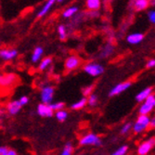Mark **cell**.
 Instances as JSON below:
<instances>
[{
    "label": "cell",
    "instance_id": "obj_34",
    "mask_svg": "<svg viewBox=\"0 0 155 155\" xmlns=\"http://www.w3.org/2000/svg\"><path fill=\"white\" fill-rule=\"evenodd\" d=\"M9 148L7 146H0V155H8Z\"/></svg>",
    "mask_w": 155,
    "mask_h": 155
},
{
    "label": "cell",
    "instance_id": "obj_16",
    "mask_svg": "<svg viewBox=\"0 0 155 155\" xmlns=\"http://www.w3.org/2000/svg\"><path fill=\"white\" fill-rule=\"evenodd\" d=\"M151 94H153V88L151 87H146L144 88L143 90L140 91L137 96H136V101L138 103H141L143 101H145L146 98L150 96Z\"/></svg>",
    "mask_w": 155,
    "mask_h": 155
},
{
    "label": "cell",
    "instance_id": "obj_38",
    "mask_svg": "<svg viewBox=\"0 0 155 155\" xmlns=\"http://www.w3.org/2000/svg\"><path fill=\"white\" fill-rule=\"evenodd\" d=\"M150 4L155 7V0H150Z\"/></svg>",
    "mask_w": 155,
    "mask_h": 155
},
{
    "label": "cell",
    "instance_id": "obj_4",
    "mask_svg": "<svg viewBox=\"0 0 155 155\" xmlns=\"http://www.w3.org/2000/svg\"><path fill=\"white\" fill-rule=\"evenodd\" d=\"M154 110V95L151 94L149 96L145 101L141 102V105L139 107L138 112L139 114H150Z\"/></svg>",
    "mask_w": 155,
    "mask_h": 155
},
{
    "label": "cell",
    "instance_id": "obj_22",
    "mask_svg": "<svg viewBox=\"0 0 155 155\" xmlns=\"http://www.w3.org/2000/svg\"><path fill=\"white\" fill-rule=\"evenodd\" d=\"M52 63V59L50 57H47L45 59H43L40 63H39V66H38V69L40 70V71H45L46 69L48 68V66Z\"/></svg>",
    "mask_w": 155,
    "mask_h": 155
},
{
    "label": "cell",
    "instance_id": "obj_14",
    "mask_svg": "<svg viewBox=\"0 0 155 155\" xmlns=\"http://www.w3.org/2000/svg\"><path fill=\"white\" fill-rule=\"evenodd\" d=\"M144 40V35L141 33H134L130 34L126 37V42L130 45H138Z\"/></svg>",
    "mask_w": 155,
    "mask_h": 155
},
{
    "label": "cell",
    "instance_id": "obj_12",
    "mask_svg": "<svg viewBox=\"0 0 155 155\" xmlns=\"http://www.w3.org/2000/svg\"><path fill=\"white\" fill-rule=\"evenodd\" d=\"M150 0H131L130 6L135 11H142L149 8Z\"/></svg>",
    "mask_w": 155,
    "mask_h": 155
},
{
    "label": "cell",
    "instance_id": "obj_8",
    "mask_svg": "<svg viewBox=\"0 0 155 155\" xmlns=\"http://www.w3.org/2000/svg\"><path fill=\"white\" fill-rule=\"evenodd\" d=\"M132 86V82L130 81H126V82H122V83H119L116 86H114L112 87L110 92H109V97H112L114 96H117L123 92H124L125 90H127L128 88H130Z\"/></svg>",
    "mask_w": 155,
    "mask_h": 155
},
{
    "label": "cell",
    "instance_id": "obj_11",
    "mask_svg": "<svg viewBox=\"0 0 155 155\" xmlns=\"http://www.w3.org/2000/svg\"><path fill=\"white\" fill-rule=\"evenodd\" d=\"M37 114L41 117H45V118H50L54 114V110L50 107L49 104H45V103H41L37 106L36 109Z\"/></svg>",
    "mask_w": 155,
    "mask_h": 155
},
{
    "label": "cell",
    "instance_id": "obj_41",
    "mask_svg": "<svg viewBox=\"0 0 155 155\" xmlns=\"http://www.w3.org/2000/svg\"><path fill=\"white\" fill-rule=\"evenodd\" d=\"M0 44H1V41H0Z\"/></svg>",
    "mask_w": 155,
    "mask_h": 155
},
{
    "label": "cell",
    "instance_id": "obj_17",
    "mask_svg": "<svg viewBox=\"0 0 155 155\" xmlns=\"http://www.w3.org/2000/svg\"><path fill=\"white\" fill-rule=\"evenodd\" d=\"M43 53H44V49L43 48H41V47H36L34 51H33V54L31 56V60L34 63H36L38 62L41 58H42V56H43Z\"/></svg>",
    "mask_w": 155,
    "mask_h": 155
},
{
    "label": "cell",
    "instance_id": "obj_25",
    "mask_svg": "<svg viewBox=\"0 0 155 155\" xmlns=\"http://www.w3.org/2000/svg\"><path fill=\"white\" fill-rule=\"evenodd\" d=\"M58 34L60 36L61 40H65L67 38V29H66V26L61 24L58 27Z\"/></svg>",
    "mask_w": 155,
    "mask_h": 155
},
{
    "label": "cell",
    "instance_id": "obj_5",
    "mask_svg": "<svg viewBox=\"0 0 155 155\" xmlns=\"http://www.w3.org/2000/svg\"><path fill=\"white\" fill-rule=\"evenodd\" d=\"M55 94V89L51 86H45L41 88L40 92V97L42 103L45 104H50L53 101V97Z\"/></svg>",
    "mask_w": 155,
    "mask_h": 155
},
{
    "label": "cell",
    "instance_id": "obj_33",
    "mask_svg": "<svg viewBox=\"0 0 155 155\" xmlns=\"http://www.w3.org/2000/svg\"><path fill=\"white\" fill-rule=\"evenodd\" d=\"M87 15L89 18H97L98 16V11L97 10H88V13Z\"/></svg>",
    "mask_w": 155,
    "mask_h": 155
},
{
    "label": "cell",
    "instance_id": "obj_13",
    "mask_svg": "<svg viewBox=\"0 0 155 155\" xmlns=\"http://www.w3.org/2000/svg\"><path fill=\"white\" fill-rule=\"evenodd\" d=\"M22 105L20 103L19 101H12L8 103L7 105V111L10 115H16L18 114L20 110H21Z\"/></svg>",
    "mask_w": 155,
    "mask_h": 155
},
{
    "label": "cell",
    "instance_id": "obj_27",
    "mask_svg": "<svg viewBox=\"0 0 155 155\" xmlns=\"http://www.w3.org/2000/svg\"><path fill=\"white\" fill-rule=\"evenodd\" d=\"M87 97V105H89L91 107H94V106L97 105V97L95 94H92L91 93Z\"/></svg>",
    "mask_w": 155,
    "mask_h": 155
},
{
    "label": "cell",
    "instance_id": "obj_24",
    "mask_svg": "<svg viewBox=\"0 0 155 155\" xmlns=\"http://www.w3.org/2000/svg\"><path fill=\"white\" fill-rule=\"evenodd\" d=\"M74 150V148L73 144L69 142L63 147V149L61 150V155H71V154H73Z\"/></svg>",
    "mask_w": 155,
    "mask_h": 155
},
{
    "label": "cell",
    "instance_id": "obj_37",
    "mask_svg": "<svg viewBox=\"0 0 155 155\" xmlns=\"http://www.w3.org/2000/svg\"><path fill=\"white\" fill-rule=\"evenodd\" d=\"M8 155H17V151H16V150H12V149H9V150H8Z\"/></svg>",
    "mask_w": 155,
    "mask_h": 155
},
{
    "label": "cell",
    "instance_id": "obj_31",
    "mask_svg": "<svg viewBox=\"0 0 155 155\" xmlns=\"http://www.w3.org/2000/svg\"><path fill=\"white\" fill-rule=\"evenodd\" d=\"M93 91V86H89V87H87L83 89V95L84 97H88Z\"/></svg>",
    "mask_w": 155,
    "mask_h": 155
},
{
    "label": "cell",
    "instance_id": "obj_21",
    "mask_svg": "<svg viewBox=\"0 0 155 155\" xmlns=\"http://www.w3.org/2000/svg\"><path fill=\"white\" fill-rule=\"evenodd\" d=\"M55 117L59 122H64L68 117V111L65 110L64 109L59 110L57 111H55Z\"/></svg>",
    "mask_w": 155,
    "mask_h": 155
},
{
    "label": "cell",
    "instance_id": "obj_35",
    "mask_svg": "<svg viewBox=\"0 0 155 155\" xmlns=\"http://www.w3.org/2000/svg\"><path fill=\"white\" fill-rule=\"evenodd\" d=\"M155 67V59H150L148 61L147 64H146V68L150 69V68H154Z\"/></svg>",
    "mask_w": 155,
    "mask_h": 155
},
{
    "label": "cell",
    "instance_id": "obj_28",
    "mask_svg": "<svg viewBox=\"0 0 155 155\" xmlns=\"http://www.w3.org/2000/svg\"><path fill=\"white\" fill-rule=\"evenodd\" d=\"M49 105H50V107L52 108V110H53L54 111H57V110H59L64 109V107H65L64 102H61V101H58V102H51Z\"/></svg>",
    "mask_w": 155,
    "mask_h": 155
},
{
    "label": "cell",
    "instance_id": "obj_10",
    "mask_svg": "<svg viewBox=\"0 0 155 155\" xmlns=\"http://www.w3.org/2000/svg\"><path fill=\"white\" fill-rule=\"evenodd\" d=\"M18 56V50L15 48H1L0 49V60L3 61H8L15 59Z\"/></svg>",
    "mask_w": 155,
    "mask_h": 155
},
{
    "label": "cell",
    "instance_id": "obj_6",
    "mask_svg": "<svg viewBox=\"0 0 155 155\" xmlns=\"http://www.w3.org/2000/svg\"><path fill=\"white\" fill-rule=\"evenodd\" d=\"M155 147V137H150L139 144L137 148V154L139 155H147L151 150Z\"/></svg>",
    "mask_w": 155,
    "mask_h": 155
},
{
    "label": "cell",
    "instance_id": "obj_1",
    "mask_svg": "<svg viewBox=\"0 0 155 155\" xmlns=\"http://www.w3.org/2000/svg\"><path fill=\"white\" fill-rule=\"evenodd\" d=\"M150 117L149 114H139L132 125V130L135 134H141L150 127Z\"/></svg>",
    "mask_w": 155,
    "mask_h": 155
},
{
    "label": "cell",
    "instance_id": "obj_2",
    "mask_svg": "<svg viewBox=\"0 0 155 155\" xmlns=\"http://www.w3.org/2000/svg\"><path fill=\"white\" fill-rule=\"evenodd\" d=\"M79 144L81 146H96L100 147L102 145L101 138L94 133H88L80 138Z\"/></svg>",
    "mask_w": 155,
    "mask_h": 155
},
{
    "label": "cell",
    "instance_id": "obj_20",
    "mask_svg": "<svg viewBox=\"0 0 155 155\" xmlns=\"http://www.w3.org/2000/svg\"><path fill=\"white\" fill-rule=\"evenodd\" d=\"M77 12H78V8L77 7H70V8H66L62 12V17L65 18V19L72 18L74 14H76Z\"/></svg>",
    "mask_w": 155,
    "mask_h": 155
},
{
    "label": "cell",
    "instance_id": "obj_3",
    "mask_svg": "<svg viewBox=\"0 0 155 155\" xmlns=\"http://www.w3.org/2000/svg\"><path fill=\"white\" fill-rule=\"evenodd\" d=\"M83 69H84V73L92 77H97L104 73L103 65H101L100 63H97V62H89L84 65L83 67Z\"/></svg>",
    "mask_w": 155,
    "mask_h": 155
},
{
    "label": "cell",
    "instance_id": "obj_9",
    "mask_svg": "<svg viewBox=\"0 0 155 155\" xmlns=\"http://www.w3.org/2000/svg\"><path fill=\"white\" fill-rule=\"evenodd\" d=\"M17 75L15 74H0V87H8L17 82Z\"/></svg>",
    "mask_w": 155,
    "mask_h": 155
},
{
    "label": "cell",
    "instance_id": "obj_40",
    "mask_svg": "<svg viewBox=\"0 0 155 155\" xmlns=\"http://www.w3.org/2000/svg\"><path fill=\"white\" fill-rule=\"evenodd\" d=\"M154 109H155V95H154Z\"/></svg>",
    "mask_w": 155,
    "mask_h": 155
},
{
    "label": "cell",
    "instance_id": "obj_36",
    "mask_svg": "<svg viewBox=\"0 0 155 155\" xmlns=\"http://www.w3.org/2000/svg\"><path fill=\"white\" fill-rule=\"evenodd\" d=\"M150 128H155V115L150 118Z\"/></svg>",
    "mask_w": 155,
    "mask_h": 155
},
{
    "label": "cell",
    "instance_id": "obj_26",
    "mask_svg": "<svg viewBox=\"0 0 155 155\" xmlns=\"http://www.w3.org/2000/svg\"><path fill=\"white\" fill-rule=\"evenodd\" d=\"M128 151V146L127 145H123V146H120L115 151L112 152L114 155H124L126 154Z\"/></svg>",
    "mask_w": 155,
    "mask_h": 155
},
{
    "label": "cell",
    "instance_id": "obj_19",
    "mask_svg": "<svg viewBox=\"0 0 155 155\" xmlns=\"http://www.w3.org/2000/svg\"><path fill=\"white\" fill-rule=\"evenodd\" d=\"M87 105V97H84L81 100H79L78 101L74 102V104L71 105V109L72 110H81L83 108H84Z\"/></svg>",
    "mask_w": 155,
    "mask_h": 155
},
{
    "label": "cell",
    "instance_id": "obj_18",
    "mask_svg": "<svg viewBox=\"0 0 155 155\" xmlns=\"http://www.w3.org/2000/svg\"><path fill=\"white\" fill-rule=\"evenodd\" d=\"M86 6L88 10H98L101 6V0H87Z\"/></svg>",
    "mask_w": 155,
    "mask_h": 155
},
{
    "label": "cell",
    "instance_id": "obj_15",
    "mask_svg": "<svg viewBox=\"0 0 155 155\" xmlns=\"http://www.w3.org/2000/svg\"><path fill=\"white\" fill-rule=\"evenodd\" d=\"M56 2H57V0H47L46 3L44 4V6L42 7L40 11L37 13V18H42V17L46 16Z\"/></svg>",
    "mask_w": 155,
    "mask_h": 155
},
{
    "label": "cell",
    "instance_id": "obj_30",
    "mask_svg": "<svg viewBox=\"0 0 155 155\" xmlns=\"http://www.w3.org/2000/svg\"><path fill=\"white\" fill-rule=\"evenodd\" d=\"M148 20L151 24H155V9H150L148 11Z\"/></svg>",
    "mask_w": 155,
    "mask_h": 155
},
{
    "label": "cell",
    "instance_id": "obj_23",
    "mask_svg": "<svg viewBox=\"0 0 155 155\" xmlns=\"http://www.w3.org/2000/svg\"><path fill=\"white\" fill-rule=\"evenodd\" d=\"M112 52H114V46H112L111 44H108L102 49L101 54V58H108L110 55L112 54Z\"/></svg>",
    "mask_w": 155,
    "mask_h": 155
},
{
    "label": "cell",
    "instance_id": "obj_39",
    "mask_svg": "<svg viewBox=\"0 0 155 155\" xmlns=\"http://www.w3.org/2000/svg\"><path fill=\"white\" fill-rule=\"evenodd\" d=\"M64 1V0H57V2L58 3H61V2H63Z\"/></svg>",
    "mask_w": 155,
    "mask_h": 155
},
{
    "label": "cell",
    "instance_id": "obj_32",
    "mask_svg": "<svg viewBox=\"0 0 155 155\" xmlns=\"http://www.w3.org/2000/svg\"><path fill=\"white\" fill-rule=\"evenodd\" d=\"M20 103L22 105V107L26 104H28V102H29V97H28L27 96H21L20 97V100H19Z\"/></svg>",
    "mask_w": 155,
    "mask_h": 155
},
{
    "label": "cell",
    "instance_id": "obj_7",
    "mask_svg": "<svg viewBox=\"0 0 155 155\" xmlns=\"http://www.w3.org/2000/svg\"><path fill=\"white\" fill-rule=\"evenodd\" d=\"M82 64V60L76 55H71L66 59L64 66L67 71H74L79 68Z\"/></svg>",
    "mask_w": 155,
    "mask_h": 155
},
{
    "label": "cell",
    "instance_id": "obj_29",
    "mask_svg": "<svg viewBox=\"0 0 155 155\" xmlns=\"http://www.w3.org/2000/svg\"><path fill=\"white\" fill-rule=\"evenodd\" d=\"M132 125L133 124L132 123H126L124 124L123 126H122V128H121V134L122 135H126V134H128L130 132V130L132 129Z\"/></svg>",
    "mask_w": 155,
    "mask_h": 155
}]
</instances>
